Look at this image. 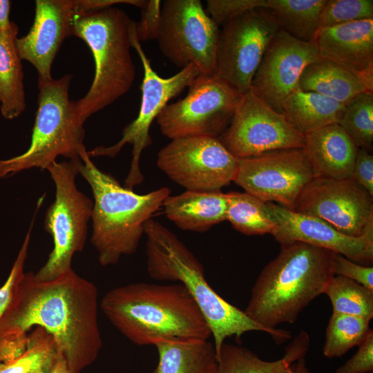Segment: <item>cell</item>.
I'll return each instance as SVG.
<instances>
[{"label": "cell", "mask_w": 373, "mask_h": 373, "mask_svg": "<svg viewBox=\"0 0 373 373\" xmlns=\"http://www.w3.org/2000/svg\"><path fill=\"white\" fill-rule=\"evenodd\" d=\"M314 178L303 148L238 158L233 182L265 202H277L293 211L300 193Z\"/></svg>", "instance_id": "cell-14"}, {"label": "cell", "mask_w": 373, "mask_h": 373, "mask_svg": "<svg viewBox=\"0 0 373 373\" xmlns=\"http://www.w3.org/2000/svg\"><path fill=\"white\" fill-rule=\"evenodd\" d=\"M158 363L153 373H218L213 343H161L155 345Z\"/></svg>", "instance_id": "cell-27"}, {"label": "cell", "mask_w": 373, "mask_h": 373, "mask_svg": "<svg viewBox=\"0 0 373 373\" xmlns=\"http://www.w3.org/2000/svg\"><path fill=\"white\" fill-rule=\"evenodd\" d=\"M156 162L170 179L192 191H220L233 181L238 167V158L210 137L171 140Z\"/></svg>", "instance_id": "cell-13"}, {"label": "cell", "mask_w": 373, "mask_h": 373, "mask_svg": "<svg viewBox=\"0 0 373 373\" xmlns=\"http://www.w3.org/2000/svg\"><path fill=\"white\" fill-rule=\"evenodd\" d=\"M293 211L319 218L351 237L373 232V196L351 178H314Z\"/></svg>", "instance_id": "cell-16"}, {"label": "cell", "mask_w": 373, "mask_h": 373, "mask_svg": "<svg viewBox=\"0 0 373 373\" xmlns=\"http://www.w3.org/2000/svg\"><path fill=\"white\" fill-rule=\"evenodd\" d=\"M292 373H311L306 365L305 357H302L291 364Z\"/></svg>", "instance_id": "cell-43"}, {"label": "cell", "mask_w": 373, "mask_h": 373, "mask_svg": "<svg viewBox=\"0 0 373 373\" xmlns=\"http://www.w3.org/2000/svg\"><path fill=\"white\" fill-rule=\"evenodd\" d=\"M333 253L303 242L281 244L278 256L256 280L245 313L271 329L295 323L334 277Z\"/></svg>", "instance_id": "cell-4"}, {"label": "cell", "mask_w": 373, "mask_h": 373, "mask_svg": "<svg viewBox=\"0 0 373 373\" xmlns=\"http://www.w3.org/2000/svg\"><path fill=\"white\" fill-rule=\"evenodd\" d=\"M72 75L58 79L38 81L37 110L30 145L16 157L0 160V178L15 175L32 168L46 170L58 156L80 158L86 152V132L77 112L75 102L69 98Z\"/></svg>", "instance_id": "cell-7"}, {"label": "cell", "mask_w": 373, "mask_h": 373, "mask_svg": "<svg viewBox=\"0 0 373 373\" xmlns=\"http://www.w3.org/2000/svg\"><path fill=\"white\" fill-rule=\"evenodd\" d=\"M187 95L167 104L156 117L161 133L174 140L218 138L229 126L243 94L216 75L200 74Z\"/></svg>", "instance_id": "cell-9"}, {"label": "cell", "mask_w": 373, "mask_h": 373, "mask_svg": "<svg viewBox=\"0 0 373 373\" xmlns=\"http://www.w3.org/2000/svg\"><path fill=\"white\" fill-rule=\"evenodd\" d=\"M327 0H267L280 30L305 41L313 40Z\"/></svg>", "instance_id": "cell-28"}, {"label": "cell", "mask_w": 373, "mask_h": 373, "mask_svg": "<svg viewBox=\"0 0 373 373\" xmlns=\"http://www.w3.org/2000/svg\"><path fill=\"white\" fill-rule=\"evenodd\" d=\"M162 1L148 0L141 8L140 20L135 23L136 36L140 41L156 39L160 26Z\"/></svg>", "instance_id": "cell-38"}, {"label": "cell", "mask_w": 373, "mask_h": 373, "mask_svg": "<svg viewBox=\"0 0 373 373\" xmlns=\"http://www.w3.org/2000/svg\"><path fill=\"white\" fill-rule=\"evenodd\" d=\"M321 60L313 41H301L280 30L263 55L251 90L270 108L282 113L283 104L298 88L305 68Z\"/></svg>", "instance_id": "cell-18"}, {"label": "cell", "mask_w": 373, "mask_h": 373, "mask_svg": "<svg viewBox=\"0 0 373 373\" xmlns=\"http://www.w3.org/2000/svg\"><path fill=\"white\" fill-rule=\"evenodd\" d=\"M80 160L55 161L46 169L55 185V198L46 211L44 228L54 245L46 262L34 273L39 280H50L71 270L73 256L84 247L93 202L76 185Z\"/></svg>", "instance_id": "cell-8"}, {"label": "cell", "mask_w": 373, "mask_h": 373, "mask_svg": "<svg viewBox=\"0 0 373 373\" xmlns=\"http://www.w3.org/2000/svg\"><path fill=\"white\" fill-rule=\"evenodd\" d=\"M220 30L200 0H165L156 40L162 54L176 67L193 64L200 74L213 75Z\"/></svg>", "instance_id": "cell-10"}, {"label": "cell", "mask_w": 373, "mask_h": 373, "mask_svg": "<svg viewBox=\"0 0 373 373\" xmlns=\"http://www.w3.org/2000/svg\"><path fill=\"white\" fill-rule=\"evenodd\" d=\"M351 179L373 196V156L370 152L358 149Z\"/></svg>", "instance_id": "cell-40"}, {"label": "cell", "mask_w": 373, "mask_h": 373, "mask_svg": "<svg viewBox=\"0 0 373 373\" xmlns=\"http://www.w3.org/2000/svg\"><path fill=\"white\" fill-rule=\"evenodd\" d=\"M98 290L73 269L50 280L24 273L0 318V341L40 327L54 338L72 373H81L102 347Z\"/></svg>", "instance_id": "cell-1"}, {"label": "cell", "mask_w": 373, "mask_h": 373, "mask_svg": "<svg viewBox=\"0 0 373 373\" xmlns=\"http://www.w3.org/2000/svg\"><path fill=\"white\" fill-rule=\"evenodd\" d=\"M222 26L216 75L244 95L251 89L263 55L280 28L265 8L247 11Z\"/></svg>", "instance_id": "cell-12"}, {"label": "cell", "mask_w": 373, "mask_h": 373, "mask_svg": "<svg viewBox=\"0 0 373 373\" xmlns=\"http://www.w3.org/2000/svg\"><path fill=\"white\" fill-rule=\"evenodd\" d=\"M11 1L0 0V30H8L12 25L10 20Z\"/></svg>", "instance_id": "cell-41"}, {"label": "cell", "mask_w": 373, "mask_h": 373, "mask_svg": "<svg viewBox=\"0 0 373 373\" xmlns=\"http://www.w3.org/2000/svg\"><path fill=\"white\" fill-rule=\"evenodd\" d=\"M50 373H72L64 357L59 351L57 358Z\"/></svg>", "instance_id": "cell-42"}, {"label": "cell", "mask_w": 373, "mask_h": 373, "mask_svg": "<svg viewBox=\"0 0 373 373\" xmlns=\"http://www.w3.org/2000/svg\"><path fill=\"white\" fill-rule=\"evenodd\" d=\"M267 6V0H208L206 12L219 26L247 11Z\"/></svg>", "instance_id": "cell-35"}, {"label": "cell", "mask_w": 373, "mask_h": 373, "mask_svg": "<svg viewBox=\"0 0 373 373\" xmlns=\"http://www.w3.org/2000/svg\"><path fill=\"white\" fill-rule=\"evenodd\" d=\"M218 140L233 156L245 158L275 150L303 149L305 136L250 89Z\"/></svg>", "instance_id": "cell-17"}, {"label": "cell", "mask_w": 373, "mask_h": 373, "mask_svg": "<svg viewBox=\"0 0 373 373\" xmlns=\"http://www.w3.org/2000/svg\"><path fill=\"white\" fill-rule=\"evenodd\" d=\"M227 219L233 227L245 235L273 234L276 223L267 202L246 193L230 191L227 193Z\"/></svg>", "instance_id": "cell-29"}, {"label": "cell", "mask_w": 373, "mask_h": 373, "mask_svg": "<svg viewBox=\"0 0 373 373\" xmlns=\"http://www.w3.org/2000/svg\"><path fill=\"white\" fill-rule=\"evenodd\" d=\"M18 26L0 30V102L3 117L12 119L26 109L22 65L17 48Z\"/></svg>", "instance_id": "cell-26"}, {"label": "cell", "mask_w": 373, "mask_h": 373, "mask_svg": "<svg viewBox=\"0 0 373 373\" xmlns=\"http://www.w3.org/2000/svg\"><path fill=\"white\" fill-rule=\"evenodd\" d=\"M135 23L133 21L131 29V46L137 51L144 68L138 115L124 128L122 138L117 143L111 146H99L87 151L90 157H114L125 144H132L131 166L124 185L131 189L144 180L140 169V159L143 150L151 143L149 129L153 121L171 99L179 95L200 74L195 65L190 64L170 77L159 76L152 68L136 36Z\"/></svg>", "instance_id": "cell-11"}, {"label": "cell", "mask_w": 373, "mask_h": 373, "mask_svg": "<svg viewBox=\"0 0 373 373\" xmlns=\"http://www.w3.org/2000/svg\"><path fill=\"white\" fill-rule=\"evenodd\" d=\"M370 322L358 316L332 313L325 332L324 356L340 357L360 345L371 330Z\"/></svg>", "instance_id": "cell-32"}, {"label": "cell", "mask_w": 373, "mask_h": 373, "mask_svg": "<svg viewBox=\"0 0 373 373\" xmlns=\"http://www.w3.org/2000/svg\"><path fill=\"white\" fill-rule=\"evenodd\" d=\"M129 4L138 7L139 0H37L34 22L25 36L16 39L21 60L30 62L37 70L38 81L52 79L51 68L64 40L72 36L76 16L85 12Z\"/></svg>", "instance_id": "cell-15"}, {"label": "cell", "mask_w": 373, "mask_h": 373, "mask_svg": "<svg viewBox=\"0 0 373 373\" xmlns=\"http://www.w3.org/2000/svg\"><path fill=\"white\" fill-rule=\"evenodd\" d=\"M345 105L314 92L293 91L284 101L282 114L305 135L327 126L338 124Z\"/></svg>", "instance_id": "cell-25"}, {"label": "cell", "mask_w": 373, "mask_h": 373, "mask_svg": "<svg viewBox=\"0 0 373 373\" xmlns=\"http://www.w3.org/2000/svg\"><path fill=\"white\" fill-rule=\"evenodd\" d=\"M358 350L335 373H372L373 372V331L367 335Z\"/></svg>", "instance_id": "cell-39"}, {"label": "cell", "mask_w": 373, "mask_h": 373, "mask_svg": "<svg viewBox=\"0 0 373 373\" xmlns=\"http://www.w3.org/2000/svg\"><path fill=\"white\" fill-rule=\"evenodd\" d=\"M144 234L149 275L159 281H179L186 288L209 327L216 356L226 338L234 336L239 339L248 332H267L276 343L291 338L289 331L271 329L254 321L244 311L218 295L207 282L202 263L160 222L152 218L148 220Z\"/></svg>", "instance_id": "cell-3"}, {"label": "cell", "mask_w": 373, "mask_h": 373, "mask_svg": "<svg viewBox=\"0 0 373 373\" xmlns=\"http://www.w3.org/2000/svg\"><path fill=\"white\" fill-rule=\"evenodd\" d=\"M133 21L114 6L89 11L75 17L72 36L88 45L95 61L93 83L75 102L84 123L94 113L115 102L132 87L135 67L131 53V29Z\"/></svg>", "instance_id": "cell-6"}, {"label": "cell", "mask_w": 373, "mask_h": 373, "mask_svg": "<svg viewBox=\"0 0 373 373\" xmlns=\"http://www.w3.org/2000/svg\"><path fill=\"white\" fill-rule=\"evenodd\" d=\"M312 41L322 59L358 74L373 90V19L318 28Z\"/></svg>", "instance_id": "cell-20"}, {"label": "cell", "mask_w": 373, "mask_h": 373, "mask_svg": "<svg viewBox=\"0 0 373 373\" xmlns=\"http://www.w3.org/2000/svg\"><path fill=\"white\" fill-rule=\"evenodd\" d=\"M36 216L37 213H35L30 228L13 263L10 274L4 284L0 287V318L11 302L17 285L25 273L23 269L28 256L32 229Z\"/></svg>", "instance_id": "cell-36"}, {"label": "cell", "mask_w": 373, "mask_h": 373, "mask_svg": "<svg viewBox=\"0 0 373 373\" xmlns=\"http://www.w3.org/2000/svg\"><path fill=\"white\" fill-rule=\"evenodd\" d=\"M305 136L303 149L314 178H352L358 148L338 124L327 126Z\"/></svg>", "instance_id": "cell-21"}, {"label": "cell", "mask_w": 373, "mask_h": 373, "mask_svg": "<svg viewBox=\"0 0 373 373\" xmlns=\"http://www.w3.org/2000/svg\"><path fill=\"white\" fill-rule=\"evenodd\" d=\"M267 205L276 223L272 235L280 245L303 242L340 254L362 265L372 264L373 232L351 237L316 217L296 213L272 202H267Z\"/></svg>", "instance_id": "cell-19"}, {"label": "cell", "mask_w": 373, "mask_h": 373, "mask_svg": "<svg viewBox=\"0 0 373 373\" xmlns=\"http://www.w3.org/2000/svg\"><path fill=\"white\" fill-rule=\"evenodd\" d=\"M338 124L358 149L370 153L373 147V93H362L347 104Z\"/></svg>", "instance_id": "cell-33"}, {"label": "cell", "mask_w": 373, "mask_h": 373, "mask_svg": "<svg viewBox=\"0 0 373 373\" xmlns=\"http://www.w3.org/2000/svg\"><path fill=\"white\" fill-rule=\"evenodd\" d=\"M309 343V335L301 331L285 348L283 357L267 361L246 347L224 342L217 356L218 373H292L291 364L305 357Z\"/></svg>", "instance_id": "cell-23"}, {"label": "cell", "mask_w": 373, "mask_h": 373, "mask_svg": "<svg viewBox=\"0 0 373 373\" xmlns=\"http://www.w3.org/2000/svg\"><path fill=\"white\" fill-rule=\"evenodd\" d=\"M110 323L137 345L208 341L209 327L182 284L136 283L113 288L99 302Z\"/></svg>", "instance_id": "cell-2"}, {"label": "cell", "mask_w": 373, "mask_h": 373, "mask_svg": "<svg viewBox=\"0 0 373 373\" xmlns=\"http://www.w3.org/2000/svg\"><path fill=\"white\" fill-rule=\"evenodd\" d=\"M298 88L318 93L345 105L362 93H373L358 74L323 59L305 68Z\"/></svg>", "instance_id": "cell-24"}, {"label": "cell", "mask_w": 373, "mask_h": 373, "mask_svg": "<svg viewBox=\"0 0 373 373\" xmlns=\"http://www.w3.org/2000/svg\"><path fill=\"white\" fill-rule=\"evenodd\" d=\"M332 271L356 281L370 290H373V267L356 264L338 253H333Z\"/></svg>", "instance_id": "cell-37"}, {"label": "cell", "mask_w": 373, "mask_h": 373, "mask_svg": "<svg viewBox=\"0 0 373 373\" xmlns=\"http://www.w3.org/2000/svg\"><path fill=\"white\" fill-rule=\"evenodd\" d=\"M365 19H373L372 0H327L318 28Z\"/></svg>", "instance_id": "cell-34"}, {"label": "cell", "mask_w": 373, "mask_h": 373, "mask_svg": "<svg viewBox=\"0 0 373 373\" xmlns=\"http://www.w3.org/2000/svg\"><path fill=\"white\" fill-rule=\"evenodd\" d=\"M79 173L89 184L94 198L90 242L102 266L117 264L137 251L146 223L170 195L168 187L140 195L102 171L87 151L80 157Z\"/></svg>", "instance_id": "cell-5"}, {"label": "cell", "mask_w": 373, "mask_h": 373, "mask_svg": "<svg viewBox=\"0 0 373 373\" xmlns=\"http://www.w3.org/2000/svg\"><path fill=\"white\" fill-rule=\"evenodd\" d=\"M59 354L52 336L40 327L28 334L23 354L10 363L0 361V373H50Z\"/></svg>", "instance_id": "cell-30"}, {"label": "cell", "mask_w": 373, "mask_h": 373, "mask_svg": "<svg viewBox=\"0 0 373 373\" xmlns=\"http://www.w3.org/2000/svg\"><path fill=\"white\" fill-rule=\"evenodd\" d=\"M329 298L333 313L361 317L368 321L373 318V290L356 281L334 275L324 291Z\"/></svg>", "instance_id": "cell-31"}, {"label": "cell", "mask_w": 373, "mask_h": 373, "mask_svg": "<svg viewBox=\"0 0 373 373\" xmlns=\"http://www.w3.org/2000/svg\"><path fill=\"white\" fill-rule=\"evenodd\" d=\"M163 207L166 217L180 229L204 232L226 220L228 198L220 191H186L168 196Z\"/></svg>", "instance_id": "cell-22"}]
</instances>
